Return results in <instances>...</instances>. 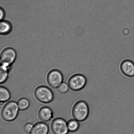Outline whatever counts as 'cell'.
<instances>
[{
	"label": "cell",
	"instance_id": "6da1fadb",
	"mask_svg": "<svg viewBox=\"0 0 134 134\" xmlns=\"http://www.w3.org/2000/svg\"><path fill=\"white\" fill-rule=\"evenodd\" d=\"M88 105L85 101L80 100L74 105L72 110V115L74 119L79 122L85 121L89 116Z\"/></svg>",
	"mask_w": 134,
	"mask_h": 134
},
{
	"label": "cell",
	"instance_id": "7a4b0ae2",
	"mask_svg": "<svg viewBox=\"0 0 134 134\" xmlns=\"http://www.w3.org/2000/svg\"><path fill=\"white\" fill-rule=\"evenodd\" d=\"M19 110L18 103L14 101H10L3 107L1 111V117L5 121H13L18 116Z\"/></svg>",
	"mask_w": 134,
	"mask_h": 134
},
{
	"label": "cell",
	"instance_id": "3957f363",
	"mask_svg": "<svg viewBox=\"0 0 134 134\" xmlns=\"http://www.w3.org/2000/svg\"><path fill=\"white\" fill-rule=\"evenodd\" d=\"M34 95L37 100L43 103H50L54 98L53 92L49 88L45 86L38 87L35 89Z\"/></svg>",
	"mask_w": 134,
	"mask_h": 134
},
{
	"label": "cell",
	"instance_id": "277c9868",
	"mask_svg": "<svg viewBox=\"0 0 134 134\" xmlns=\"http://www.w3.org/2000/svg\"><path fill=\"white\" fill-rule=\"evenodd\" d=\"M87 83L86 77L83 74L77 73L73 75L68 79V85L72 91L78 92L82 90Z\"/></svg>",
	"mask_w": 134,
	"mask_h": 134
},
{
	"label": "cell",
	"instance_id": "5b68a950",
	"mask_svg": "<svg viewBox=\"0 0 134 134\" xmlns=\"http://www.w3.org/2000/svg\"><path fill=\"white\" fill-rule=\"evenodd\" d=\"M47 81L48 85L54 89L57 88L62 83L63 76L62 73L57 69H53L48 73Z\"/></svg>",
	"mask_w": 134,
	"mask_h": 134
},
{
	"label": "cell",
	"instance_id": "8992f818",
	"mask_svg": "<svg viewBox=\"0 0 134 134\" xmlns=\"http://www.w3.org/2000/svg\"><path fill=\"white\" fill-rule=\"evenodd\" d=\"M51 128L54 134H68L69 132L68 123L65 119L61 118L54 119L51 124Z\"/></svg>",
	"mask_w": 134,
	"mask_h": 134
},
{
	"label": "cell",
	"instance_id": "52a82bcc",
	"mask_svg": "<svg viewBox=\"0 0 134 134\" xmlns=\"http://www.w3.org/2000/svg\"><path fill=\"white\" fill-rule=\"evenodd\" d=\"M16 57V52L13 49H6L2 51L1 54V65L9 67L14 63Z\"/></svg>",
	"mask_w": 134,
	"mask_h": 134
},
{
	"label": "cell",
	"instance_id": "ba28073f",
	"mask_svg": "<svg viewBox=\"0 0 134 134\" xmlns=\"http://www.w3.org/2000/svg\"><path fill=\"white\" fill-rule=\"evenodd\" d=\"M120 68L121 73L126 77H134V62L132 60H127L122 61Z\"/></svg>",
	"mask_w": 134,
	"mask_h": 134
},
{
	"label": "cell",
	"instance_id": "9c48e42d",
	"mask_svg": "<svg viewBox=\"0 0 134 134\" xmlns=\"http://www.w3.org/2000/svg\"><path fill=\"white\" fill-rule=\"evenodd\" d=\"M38 116L39 119L42 121L48 122L53 117V111L49 107H43L39 110Z\"/></svg>",
	"mask_w": 134,
	"mask_h": 134
},
{
	"label": "cell",
	"instance_id": "30bf717a",
	"mask_svg": "<svg viewBox=\"0 0 134 134\" xmlns=\"http://www.w3.org/2000/svg\"><path fill=\"white\" fill-rule=\"evenodd\" d=\"M49 128L44 122H39L34 126L30 134H48Z\"/></svg>",
	"mask_w": 134,
	"mask_h": 134
},
{
	"label": "cell",
	"instance_id": "8fae6325",
	"mask_svg": "<svg viewBox=\"0 0 134 134\" xmlns=\"http://www.w3.org/2000/svg\"><path fill=\"white\" fill-rule=\"evenodd\" d=\"M10 92L7 89L4 87L0 88V101L1 103H3L7 101L10 98Z\"/></svg>",
	"mask_w": 134,
	"mask_h": 134
},
{
	"label": "cell",
	"instance_id": "7c38bea8",
	"mask_svg": "<svg viewBox=\"0 0 134 134\" xmlns=\"http://www.w3.org/2000/svg\"><path fill=\"white\" fill-rule=\"evenodd\" d=\"M12 27L9 22L6 21H1L0 23V33L2 35L7 34L10 32Z\"/></svg>",
	"mask_w": 134,
	"mask_h": 134
},
{
	"label": "cell",
	"instance_id": "4fadbf2b",
	"mask_svg": "<svg viewBox=\"0 0 134 134\" xmlns=\"http://www.w3.org/2000/svg\"><path fill=\"white\" fill-rule=\"evenodd\" d=\"M68 126L69 132H75L80 128L79 122L75 119H71L68 122Z\"/></svg>",
	"mask_w": 134,
	"mask_h": 134
},
{
	"label": "cell",
	"instance_id": "5bb4252c",
	"mask_svg": "<svg viewBox=\"0 0 134 134\" xmlns=\"http://www.w3.org/2000/svg\"><path fill=\"white\" fill-rule=\"evenodd\" d=\"M0 83H4L8 78L9 67L1 65L0 70Z\"/></svg>",
	"mask_w": 134,
	"mask_h": 134
},
{
	"label": "cell",
	"instance_id": "9a60e30c",
	"mask_svg": "<svg viewBox=\"0 0 134 134\" xmlns=\"http://www.w3.org/2000/svg\"><path fill=\"white\" fill-rule=\"evenodd\" d=\"M18 108L20 111H25L29 107L30 102L28 99L26 98H20L18 100Z\"/></svg>",
	"mask_w": 134,
	"mask_h": 134
},
{
	"label": "cell",
	"instance_id": "2e32d148",
	"mask_svg": "<svg viewBox=\"0 0 134 134\" xmlns=\"http://www.w3.org/2000/svg\"><path fill=\"white\" fill-rule=\"evenodd\" d=\"M69 88L68 84L65 83H62L57 88V90L61 94H65L68 91Z\"/></svg>",
	"mask_w": 134,
	"mask_h": 134
},
{
	"label": "cell",
	"instance_id": "e0dca14e",
	"mask_svg": "<svg viewBox=\"0 0 134 134\" xmlns=\"http://www.w3.org/2000/svg\"><path fill=\"white\" fill-rule=\"evenodd\" d=\"M34 126L31 123L26 124L24 127V130L27 133H30L33 127Z\"/></svg>",
	"mask_w": 134,
	"mask_h": 134
},
{
	"label": "cell",
	"instance_id": "ac0fdd59",
	"mask_svg": "<svg viewBox=\"0 0 134 134\" xmlns=\"http://www.w3.org/2000/svg\"><path fill=\"white\" fill-rule=\"evenodd\" d=\"M0 12H1V18H0V19L1 20L3 19L4 17L5 13L3 9L1 8L0 9Z\"/></svg>",
	"mask_w": 134,
	"mask_h": 134
},
{
	"label": "cell",
	"instance_id": "d6986e66",
	"mask_svg": "<svg viewBox=\"0 0 134 134\" xmlns=\"http://www.w3.org/2000/svg\"></svg>",
	"mask_w": 134,
	"mask_h": 134
}]
</instances>
